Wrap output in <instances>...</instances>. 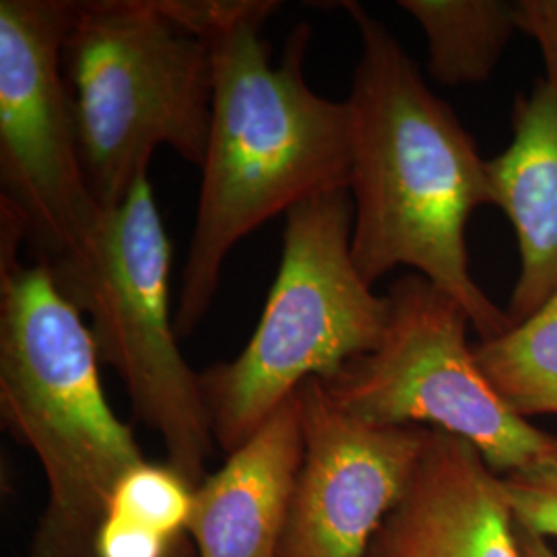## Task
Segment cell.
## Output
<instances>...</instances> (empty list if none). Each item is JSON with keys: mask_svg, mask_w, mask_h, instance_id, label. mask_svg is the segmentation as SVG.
I'll use <instances>...</instances> for the list:
<instances>
[{"mask_svg": "<svg viewBox=\"0 0 557 557\" xmlns=\"http://www.w3.org/2000/svg\"><path fill=\"white\" fill-rule=\"evenodd\" d=\"M178 541L126 518L106 515L96 537V557H174Z\"/></svg>", "mask_w": 557, "mask_h": 557, "instance_id": "obj_18", "label": "cell"}, {"mask_svg": "<svg viewBox=\"0 0 557 557\" xmlns=\"http://www.w3.org/2000/svg\"><path fill=\"white\" fill-rule=\"evenodd\" d=\"M518 32L537 41L545 83L557 94V0H518Z\"/></svg>", "mask_w": 557, "mask_h": 557, "instance_id": "obj_19", "label": "cell"}, {"mask_svg": "<svg viewBox=\"0 0 557 557\" xmlns=\"http://www.w3.org/2000/svg\"><path fill=\"white\" fill-rule=\"evenodd\" d=\"M368 557H522L504 479L473 444L432 430Z\"/></svg>", "mask_w": 557, "mask_h": 557, "instance_id": "obj_10", "label": "cell"}, {"mask_svg": "<svg viewBox=\"0 0 557 557\" xmlns=\"http://www.w3.org/2000/svg\"><path fill=\"white\" fill-rule=\"evenodd\" d=\"M483 376L520 418L557 416V294L531 319L473 347Z\"/></svg>", "mask_w": 557, "mask_h": 557, "instance_id": "obj_14", "label": "cell"}, {"mask_svg": "<svg viewBox=\"0 0 557 557\" xmlns=\"http://www.w3.org/2000/svg\"><path fill=\"white\" fill-rule=\"evenodd\" d=\"M197 487L170 462L143 460L120 479L108 515L133 520L163 537L180 541L188 533Z\"/></svg>", "mask_w": 557, "mask_h": 557, "instance_id": "obj_15", "label": "cell"}, {"mask_svg": "<svg viewBox=\"0 0 557 557\" xmlns=\"http://www.w3.org/2000/svg\"><path fill=\"white\" fill-rule=\"evenodd\" d=\"M81 161L101 211L116 209L158 147L202 168L213 110L207 41L158 0L75 2L62 48Z\"/></svg>", "mask_w": 557, "mask_h": 557, "instance_id": "obj_4", "label": "cell"}, {"mask_svg": "<svg viewBox=\"0 0 557 557\" xmlns=\"http://www.w3.org/2000/svg\"><path fill=\"white\" fill-rule=\"evenodd\" d=\"M512 133L487 165L496 207L517 234L520 271L508 317L518 324L557 294V94L545 81L518 96Z\"/></svg>", "mask_w": 557, "mask_h": 557, "instance_id": "obj_12", "label": "cell"}, {"mask_svg": "<svg viewBox=\"0 0 557 557\" xmlns=\"http://www.w3.org/2000/svg\"><path fill=\"white\" fill-rule=\"evenodd\" d=\"M301 457L296 393L197 487L188 533L199 557H278Z\"/></svg>", "mask_w": 557, "mask_h": 557, "instance_id": "obj_11", "label": "cell"}, {"mask_svg": "<svg viewBox=\"0 0 557 557\" xmlns=\"http://www.w3.org/2000/svg\"><path fill=\"white\" fill-rule=\"evenodd\" d=\"M358 25L361 54L347 98L351 114V255L370 285L398 267L457 299L481 341L512 326L479 287L467 223L496 207L490 161L440 100L382 21L341 2Z\"/></svg>", "mask_w": 557, "mask_h": 557, "instance_id": "obj_1", "label": "cell"}, {"mask_svg": "<svg viewBox=\"0 0 557 557\" xmlns=\"http://www.w3.org/2000/svg\"><path fill=\"white\" fill-rule=\"evenodd\" d=\"M349 190L285 215L283 252L255 335L238 358L200 374L215 442L225 455L252 438L310 379L331 380L379 347L391 304L351 255Z\"/></svg>", "mask_w": 557, "mask_h": 557, "instance_id": "obj_5", "label": "cell"}, {"mask_svg": "<svg viewBox=\"0 0 557 557\" xmlns=\"http://www.w3.org/2000/svg\"><path fill=\"white\" fill-rule=\"evenodd\" d=\"M391 312L379 347L320 380L343 411L379 425H418L467 440L508 475L557 455V438L515 413L483 376L457 299L407 273L386 294Z\"/></svg>", "mask_w": 557, "mask_h": 557, "instance_id": "obj_7", "label": "cell"}, {"mask_svg": "<svg viewBox=\"0 0 557 557\" xmlns=\"http://www.w3.org/2000/svg\"><path fill=\"white\" fill-rule=\"evenodd\" d=\"M518 547L522 557H557L547 539L539 537L535 533L517 524Z\"/></svg>", "mask_w": 557, "mask_h": 557, "instance_id": "obj_20", "label": "cell"}, {"mask_svg": "<svg viewBox=\"0 0 557 557\" xmlns=\"http://www.w3.org/2000/svg\"><path fill=\"white\" fill-rule=\"evenodd\" d=\"M100 363L89 324L50 269L0 259V413L48 481L27 557H96L120 479L145 460L106 398Z\"/></svg>", "mask_w": 557, "mask_h": 557, "instance_id": "obj_3", "label": "cell"}, {"mask_svg": "<svg viewBox=\"0 0 557 557\" xmlns=\"http://www.w3.org/2000/svg\"><path fill=\"white\" fill-rule=\"evenodd\" d=\"M163 15L202 41L257 15H273V0H158Z\"/></svg>", "mask_w": 557, "mask_h": 557, "instance_id": "obj_17", "label": "cell"}, {"mask_svg": "<svg viewBox=\"0 0 557 557\" xmlns=\"http://www.w3.org/2000/svg\"><path fill=\"white\" fill-rule=\"evenodd\" d=\"M428 38V69L444 85L490 79L517 32V2L400 0Z\"/></svg>", "mask_w": 557, "mask_h": 557, "instance_id": "obj_13", "label": "cell"}, {"mask_svg": "<svg viewBox=\"0 0 557 557\" xmlns=\"http://www.w3.org/2000/svg\"><path fill=\"white\" fill-rule=\"evenodd\" d=\"M75 2H0V221L57 283L87 259L103 213L81 161L62 48Z\"/></svg>", "mask_w": 557, "mask_h": 557, "instance_id": "obj_8", "label": "cell"}, {"mask_svg": "<svg viewBox=\"0 0 557 557\" xmlns=\"http://www.w3.org/2000/svg\"><path fill=\"white\" fill-rule=\"evenodd\" d=\"M269 17H250L207 40L213 110L176 306L178 337L193 335L209 312L239 239L306 200L349 190V106L322 98L306 81L310 25L299 23L278 64L271 62L260 36Z\"/></svg>", "mask_w": 557, "mask_h": 557, "instance_id": "obj_2", "label": "cell"}, {"mask_svg": "<svg viewBox=\"0 0 557 557\" xmlns=\"http://www.w3.org/2000/svg\"><path fill=\"white\" fill-rule=\"evenodd\" d=\"M298 397L304 457L278 557H368L432 430L356 418L319 379L308 380Z\"/></svg>", "mask_w": 557, "mask_h": 557, "instance_id": "obj_9", "label": "cell"}, {"mask_svg": "<svg viewBox=\"0 0 557 557\" xmlns=\"http://www.w3.org/2000/svg\"><path fill=\"white\" fill-rule=\"evenodd\" d=\"M502 479L518 527L539 537L557 539V455Z\"/></svg>", "mask_w": 557, "mask_h": 557, "instance_id": "obj_16", "label": "cell"}, {"mask_svg": "<svg viewBox=\"0 0 557 557\" xmlns=\"http://www.w3.org/2000/svg\"><path fill=\"white\" fill-rule=\"evenodd\" d=\"M170 275L172 244L149 178H140L103 213L85 262L57 285L91 319L101 363L119 374L137 418L160 434L165 462L199 487L218 442L200 374L180 351Z\"/></svg>", "mask_w": 557, "mask_h": 557, "instance_id": "obj_6", "label": "cell"}]
</instances>
